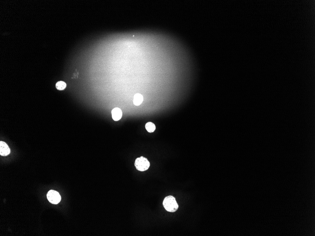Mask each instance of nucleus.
Segmentation results:
<instances>
[{
  "instance_id": "7ed1b4c3",
  "label": "nucleus",
  "mask_w": 315,
  "mask_h": 236,
  "mask_svg": "<svg viewBox=\"0 0 315 236\" xmlns=\"http://www.w3.org/2000/svg\"><path fill=\"white\" fill-rule=\"evenodd\" d=\"M48 201L53 204H58L61 200V197L59 194L56 191L51 190L47 194Z\"/></svg>"
},
{
  "instance_id": "39448f33",
  "label": "nucleus",
  "mask_w": 315,
  "mask_h": 236,
  "mask_svg": "<svg viewBox=\"0 0 315 236\" xmlns=\"http://www.w3.org/2000/svg\"><path fill=\"white\" fill-rule=\"evenodd\" d=\"M112 117L115 121H118L121 118L122 116V112L121 110L119 108H115L111 111Z\"/></svg>"
},
{
  "instance_id": "423d86ee",
  "label": "nucleus",
  "mask_w": 315,
  "mask_h": 236,
  "mask_svg": "<svg viewBox=\"0 0 315 236\" xmlns=\"http://www.w3.org/2000/svg\"><path fill=\"white\" fill-rule=\"evenodd\" d=\"M144 101L143 96L140 93L135 94L134 97L133 103L135 106H139Z\"/></svg>"
},
{
  "instance_id": "f257e3e1",
  "label": "nucleus",
  "mask_w": 315,
  "mask_h": 236,
  "mask_svg": "<svg viewBox=\"0 0 315 236\" xmlns=\"http://www.w3.org/2000/svg\"><path fill=\"white\" fill-rule=\"evenodd\" d=\"M163 206L166 210L169 212H175L178 208V205L176 198L172 196L166 197L163 202Z\"/></svg>"
},
{
  "instance_id": "0eeeda50",
  "label": "nucleus",
  "mask_w": 315,
  "mask_h": 236,
  "mask_svg": "<svg viewBox=\"0 0 315 236\" xmlns=\"http://www.w3.org/2000/svg\"><path fill=\"white\" fill-rule=\"evenodd\" d=\"M145 128L149 133H153L156 129V126L153 123L149 122L145 124Z\"/></svg>"
},
{
  "instance_id": "6e6552de",
  "label": "nucleus",
  "mask_w": 315,
  "mask_h": 236,
  "mask_svg": "<svg viewBox=\"0 0 315 236\" xmlns=\"http://www.w3.org/2000/svg\"><path fill=\"white\" fill-rule=\"evenodd\" d=\"M67 84L63 81H59L56 84V87L59 90H63L65 89Z\"/></svg>"
},
{
  "instance_id": "20e7f679",
  "label": "nucleus",
  "mask_w": 315,
  "mask_h": 236,
  "mask_svg": "<svg viewBox=\"0 0 315 236\" xmlns=\"http://www.w3.org/2000/svg\"><path fill=\"white\" fill-rule=\"evenodd\" d=\"M10 153V149L5 142L1 141L0 142V155L2 156H7Z\"/></svg>"
},
{
  "instance_id": "f03ea898",
  "label": "nucleus",
  "mask_w": 315,
  "mask_h": 236,
  "mask_svg": "<svg viewBox=\"0 0 315 236\" xmlns=\"http://www.w3.org/2000/svg\"><path fill=\"white\" fill-rule=\"evenodd\" d=\"M134 165L137 170L141 172H144L149 169L150 163L146 158L144 156H141L140 157H138L136 159Z\"/></svg>"
}]
</instances>
